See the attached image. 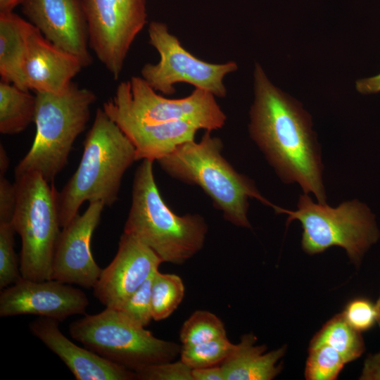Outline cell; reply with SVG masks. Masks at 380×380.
Wrapping results in <instances>:
<instances>
[{
  "instance_id": "obj_21",
  "label": "cell",
  "mask_w": 380,
  "mask_h": 380,
  "mask_svg": "<svg viewBox=\"0 0 380 380\" xmlns=\"http://www.w3.org/2000/svg\"><path fill=\"white\" fill-rule=\"evenodd\" d=\"M36 97L29 90L1 80L0 132L15 134L25 130L34 122Z\"/></svg>"
},
{
  "instance_id": "obj_26",
  "label": "cell",
  "mask_w": 380,
  "mask_h": 380,
  "mask_svg": "<svg viewBox=\"0 0 380 380\" xmlns=\"http://www.w3.org/2000/svg\"><path fill=\"white\" fill-rule=\"evenodd\" d=\"M345 364L341 355L329 346L310 345L305 377L308 380H334Z\"/></svg>"
},
{
  "instance_id": "obj_30",
  "label": "cell",
  "mask_w": 380,
  "mask_h": 380,
  "mask_svg": "<svg viewBox=\"0 0 380 380\" xmlns=\"http://www.w3.org/2000/svg\"><path fill=\"white\" fill-rule=\"evenodd\" d=\"M341 313L347 322L361 333L371 329L376 322L375 304L366 298L350 300Z\"/></svg>"
},
{
  "instance_id": "obj_10",
  "label": "cell",
  "mask_w": 380,
  "mask_h": 380,
  "mask_svg": "<svg viewBox=\"0 0 380 380\" xmlns=\"http://www.w3.org/2000/svg\"><path fill=\"white\" fill-rule=\"evenodd\" d=\"M148 34V42L158 51L160 60L156 64H145L141 77L155 91L171 95L175 92V84L184 82L208 91L215 97L227 95L224 80L237 70L235 62L211 63L194 56L161 22H151Z\"/></svg>"
},
{
  "instance_id": "obj_35",
  "label": "cell",
  "mask_w": 380,
  "mask_h": 380,
  "mask_svg": "<svg viewBox=\"0 0 380 380\" xmlns=\"http://www.w3.org/2000/svg\"><path fill=\"white\" fill-rule=\"evenodd\" d=\"M25 0H0V13L11 12L13 8Z\"/></svg>"
},
{
  "instance_id": "obj_9",
  "label": "cell",
  "mask_w": 380,
  "mask_h": 380,
  "mask_svg": "<svg viewBox=\"0 0 380 380\" xmlns=\"http://www.w3.org/2000/svg\"><path fill=\"white\" fill-rule=\"evenodd\" d=\"M210 92L195 89L188 96L172 99L158 94L141 77L120 82L114 96L103 104L108 115L129 117L144 124L182 121L198 129L222 128L227 116Z\"/></svg>"
},
{
  "instance_id": "obj_28",
  "label": "cell",
  "mask_w": 380,
  "mask_h": 380,
  "mask_svg": "<svg viewBox=\"0 0 380 380\" xmlns=\"http://www.w3.org/2000/svg\"><path fill=\"white\" fill-rule=\"evenodd\" d=\"M154 274L121 305L114 308L134 323L144 327L153 319L151 286Z\"/></svg>"
},
{
  "instance_id": "obj_24",
  "label": "cell",
  "mask_w": 380,
  "mask_h": 380,
  "mask_svg": "<svg viewBox=\"0 0 380 380\" xmlns=\"http://www.w3.org/2000/svg\"><path fill=\"white\" fill-rule=\"evenodd\" d=\"M227 337L223 322L208 310L194 312L184 322L179 339L184 346H193Z\"/></svg>"
},
{
  "instance_id": "obj_14",
  "label": "cell",
  "mask_w": 380,
  "mask_h": 380,
  "mask_svg": "<svg viewBox=\"0 0 380 380\" xmlns=\"http://www.w3.org/2000/svg\"><path fill=\"white\" fill-rule=\"evenodd\" d=\"M162 262L149 247L123 232L115 256L93 287L94 295L106 307L115 308L158 271Z\"/></svg>"
},
{
  "instance_id": "obj_4",
  "label": "cell",
  "mask_w": 380,
  "mask_h": 380,
  "mask_svg": "<svg viewBox=\"0 0 380 380\" xmlns=\"http://www.w3.org/2000/svg\"><path fill=\"white\" fill-rule=\"evenodd\" d=\"M153 163L143 160L135 172L124 232L149 247L163 262L182 265L202 249L208 225L198 214L179 216L169 208L156 185Z\"/></svg>"
},
{
  "instance_id": "obj_36",
  "label": "cell",
  "mask_w": 380,
  "mask_h": 380,
  "mask_svg": "<svg viewBox=\"0 0 380 380\" xmlns=\"http://www.w3.org/2000/svg\"><path fill=\"white\" fill-rule=\"evenodd\" d=\"M9 160L7 154L1 144L0 146V176L4 175L8 168Z\"/></svg>"
},
{
  "instance_id": "obj_12",
  "label": "cell",
  "mask_w": 380,
  "mask_h": 380,
  "mask_svg": "<svg viewBox=\"0 0 380 380\" xmlns=\"http://www.w3.org/2000/svg\"><path fill=\"white\" fill-rule=\"evenodd\" d=\"M89 301L80 289L54 279L20 278L0 294V316L32 315L62 322L85 314Z\"/></svg>"
},
{
  "instance_id": "obj_2",
  "label": "cell",
  "mask_w": 380,
  "mask_h": 380,
  "mask_svg": "<svg viewBox=\"0 0 380 380\" xmlns=\"http://www.w3.org/2000/svg\"><path fill=\"white\" fill-rule=\"evenodd\" d=\"M136 160L133 144L103 109L98 108L79 166L57 192L61 227L78 215L85 201H100L108 206L116 202L122 177Z\"/></svg>"
},
{
  "instance_id": "obj_23",
  "label": "cell",
  "mask_w": 380,
  "mask_h": 380,
  "mask_svg": "<svg viewBox=\"0 0 380 380\" xmlns=\"http://www.w3.org/2000/svg\"><path fill=\"white\" fill-rule=\"evenodd\" d=\"M184 293L185 287L179 276L156 272L151 286L153 319L161 321L170 317L182 303Z\"/></svg>"
},
{
  "instance_id": "obj_31",
  "label": "cell",
  "mask_w": 380,
  "mask_h": 380,
  "mask_svg": "<svg viewBox=\"0 0 380 380\" xmlns=\"http://www.w3.org/2000/svg\"><path fill=\"white\" fill-rule=\"evenodd\" d=\"M16 203L15 184L0 176V222H11Z\"/></svg>"
},
{
  "instance_id": "obj_7",
  "label": "cell",
  "mask_w": 380,
  "mask_h": 380,
  "mask_svg": "<svg viewBox=\"0 0 380 380\" xmlns=\"http://www.w3.org/2000/svg\"><path fill=\"white\" fill-rule=\"evenodd\" d=\"M16 203L12 224L22 241L23 278L51 279L52 262L61 225L57 190L38 173L15 177Z\"/></svg>"
},
{
  "instance_id": "obj_33",
  "label": "cell",
  "mask_w": 380,
  "mask_h": 380,
  "mask_svg": "<svg viewBox=\"0 0 380 380\" xmlns=\"http://www.w3.org/2000/svg\"><path fill=\"white\" fill-rule=\"evenodd\" d=\"M191 373L194 380H225L220 365L194 369Z\"/></svg>"
},
{
  "instance_id": "obj_22",
  "label": "cell",
  "mask_w": 380,
  "mask_h": 380,
  "mask_svg": "<svg viewBox=\"0 0 380 380\" xmlns=\"http://www.w3.org/2000/svg\"><path fill=\"white\" fill-rule=\"evenodd\" d=\"M319 344L336 350L346 363L360 357L365 350L361 332L353 328L342 313L329 319L310 342V345Z\"/></svg>"
},
{
  "instance_id": "obj_20",
  "label": "cell",
  "mask_w": 380,
  "mask_h": 380,
  "mask_svg": "<svg viewBox=\"0 0 380 380\" xmlns=\"http://www.w3.org/2000/svg\"><path fill=\"white\" fill-rule=\"evenodd\" d=\"M32 23L11 12L0 13V75L1 81L25 88L23 67L27 34Z\"/></svg>"
},
{
  "instance_id": "obj_3",
  "label": "cell",
  "mask_w": 380,
  "mask_h": 380,
  "mask_svg": "<svg viewBox=\"0 0 380 380\" xmlns=\"http://www.w3.org/2000/svg\"><path fill=\"white\" fill-rule=\"evenodd\" d=\"M210 132L205 130L200 141L183 143L157 161L172 177L200 186L226 220L251 228L248 198H256L274 209L277 206L260 194L251 179L234 169L222 155L221 139Z\"/></svg>"
},
{
  "instance_id": "obj_37",
  "label": "cell",
  "mask_w": 380,
  "mask_h": 380,
  "mask_svg": "<svg viewBox=\"0 0 380 380\" xmlns=\"http://www.w3.org/2000/svg\"><path fill=\"white\" fill-rule=\"evenodd\" d=\"M376 310V323L379 324L380 328V294L379 298L375 303Z\"/></svg>"
},
{
  "instance_id": "obj_18",
  "label": "cell",
  "mask_w": 380,
  "mask_h": 380,
  "mask_svg": "<svg viewBox=\"0 0 380 380\" xmlns=\"http://www.w3.org/2000/svg\"><path fill=\"white\" fill-rule=\"evenodd\" d=\"M108 115L133 144L137 160H158L180 144L194 140L199 129L196 126L182 121L148 125L122 115Z\"/></svg>"
},
{
  "instance_id": "obj_6",
  "label": "cell",
  "mask_w": 380,
  "mask_h": 380,
  "mask_svg": "<svg viewBox=\"0 0 380 380\" xmlns=\"http://www.w3.org/2000/svg\"><path fill=\"white\" fill-rule=\"evenodd\" d=\"M296 210L277 207V213L289 215L303 228L301 246L309 255L321 253L333 246L344 248L350 261L359 266L367 250L377 242L380 234L374 215L364 203L352 200L333 208L315 203L308 195H300Z\"/></svg>"
},
{
  "instance_id": "obj_29",
  "label": "cell",
  "mask_w": 380,
  "mask_h": 380,
  "mask_svg": "<svg viewBox=\"0 0 380 380\" xmlns=\"http://www.w3.org/2000/svg\"><path fill=\"white\" fill-rule=\"evenodd\" d=\"M192 369L181 360L157 363L134 371L136 379L141 380H194Z\"/></svg>"
},
{
  "instance_id": "obj_5",
  "label": "cell",
  "mask_w": 380,
  "mask_h": 380,
  "mask_svg": "<svg viewBox=\"0 0 380 380\" xmlns=\"http://www.w3.org/2000/svg\"><path fill=\"white\" fill-rule=\"evenodd\" d=\"M33 144L15 169V177L36 172L48 182L65 166L72 146L84 130L95 94L74 83L60 93L36 92Z\"/></svg>"
},
{
  "instance_id": "obj_32",
  "label": "cell",
  "mask_w": 380,
  "mask_h": 380,
  "mask_svg": "<svg viewBox=\"0 0 380 380\" xmlns=\"http://www.w3.org/2000/svg\"><path fill=\"white\" fill-rule=\"evenodd\" d=\"M359 379L360 380H380V351L368 355Z\"/></svg>"
},
{
  "instance_id": "obj_8",
  "label": "cell",
  "mask_w": 380,
  "mask_h": 380,
  "mask_svg": "<svg viewBox=\"0 0 380 380\" xmlns=\"http://www.w3.org/2000/svg\"><path fill=\"white\" fill-rule=\"evenodd\" d=\"M69 332L88 349L134 372L173 361L182 348L176 343L154 336L118 310L107 307L72 322Z\"/></svg>"
},
{
  "instance_id": "obj_17",
  "label": "cell",
  "mask_w": 380,
  "mask_h": 380,
  "mask_svg": "<svg viewBox=\"0 0 380 380\" xmlns=\"http://www.w3.org/2000/svg\"><path fill=\"white\" fill-rule=\"evenodd\" d=\"M58 321L39 317L30 324L32 334L55 353L77 380H131L134 371L72 343L63 334Z\"/></svg>"
},
{
  "instance_id": "obj_27",
  "label": "cell",
  "mask_w": 380,
  "mask_h": 380,
  "mask_svg": "<svg viewBox=\"0 0 380 380\" xmlns=\"http://www.w3.org/2000/svg\"><path fill=\"white\" fill-rule=\"evenodd\" d=\"M12 222H0V289H4L22 278L14 249Z\"/></svg>"
},
{
  "instance_id": "obj_34",
  "label": "cell",
  "mask_w": 380,
  "mask_h": 380,
  "mask_svg": "<svg viewBox=\"0 0 380 380\" xmlns=\"http://www.w3.org/2000/svg\"><path fill=\"white\" fill-rule=\"evenodd\" d=\"M356 87L362 94H374L380 91V74L357 81Z\"/></svg>"
},
{
  "instance_id": "obj_15",
  "label": "cell",
  "mask_w": 380,
  "mask_h": 380,
  "mask_svg": "<svg viewBox=\"0 0 380 380\" xmlns=\"http://www.w3.org/2000/svg\"><path fill=\"white\" fill-rule=\"evenodd\" d=\"M23 10L49 42L91 64L86 17L79 0H25Z\"/></svg>"
},
{
  "instance_id": "obj_11",
  "label": "cell",
  "mask_w": 380,
  "mask_h": 380,
  "mask_svg": "<svg viewBox=\"0 0 380 380\" xmlns=\"http://www.w3.org/2000/svg\"><path fill=\"white\" fill-rule=\"evenodd\" d=\"M89 44L114 79L146 23V0H82Z\"/></svg>"
},
{
  "instance_id": "obj_13",
  "label": "cell",
  "mask_w": 380,
  "mask_h": 380,
  "mask_svg": "<svg viewBox=\"0 0 380 380\" xmlns=\"http://www.w3.org/2000/svg\"><path fill=\"white\" fill-rule=\"evenodd\" d=\"M105 205L90 202L82 215H77L63 228L58 236L53 262L51 279L86 289L93 288L102 269L91 251V241Z\"/></svg>"
},
{
  "instance_id": "obj_1",
  "label": "cell",
  "mask_w": 380,
  "mask_h": 380,
  "mask_svg": "<svg viewBox=\"0 0 380 380\" xmlns=\"http://www.w3.org/2000/svg\"><path fill=\"white\" fill-rule=\"evenodd\" d=\"M255 99L249 133L279 177L298 183L305 194L326 203L321 151L308 113L270 81L262 67L254 69Z\"/></svg>"
},
{
  "instance_id": "obj_25",
  "label": "cell",
  "mask_w": 380,
  "mask_h": 380,
  "mask_svg": "<svg viewBox=\"0 0 380 380\" xmlns=\"http://www.w3.org/2000/svg\"><path fill=\"white\" fill-rule=\"evenodd\" d=\"M234 346L227 337L193 346H182L180 360L191 369L220 365Z\"/></svg>"
},
{
  "instance_id": "obj_19",
  "label": "cell",
  "mask_w": 380,
  "mask_h": 380,
  "mask_svg": "<svg viewBox=\"0 0 380 380\" xmlns=\"http://www.w3.org/2000/svg\"><path fill=\"white\" fill-rule=\"evenodd\" d=\"M252 333L241 336L229 356L220 365L225 380H271L281 371L278 361L284 355L286 346L265 353V345L255 346Z\"/></svg>"
},
{
  "instance_id": "obj_16",
  "label": "cell",
  "mask_w": 380,
  "mask_h": 380,
  "mask_svg": "<svg viewBox=\"0 0 380 380\" xmlns=\"http://www.w3.org/2000/svg\"><path fill=\"white\" fill-rule=\"evenodd\" d=\"M84 67L78 57L54 45L32 25L27 34L23 67L26 89L62 92Z\"/></svg>"
}]
</instances>
